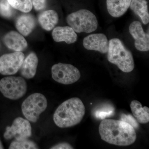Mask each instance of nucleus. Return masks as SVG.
<instances>
[{
  "instance_id": "1",
  "label": "nucleus",
  "mask_w": 149,
  "mask_h": 149,
  "mask_svg": "<svg viewBox=\"0 0 149 149\" xmlns=\"http://www.w3.org/2000/svg\"><path fill=\"white\" fill-rule=\"evenodd\" d=\"M99 131L103 141L120 146H130L137 138L133 126L122 120L104 119L100 124Z\"/></svg>"
},
{
  "instance_id": "2",
  "label": "nucleus",
  "mask_w": 149,
  "mask_h": 149,
  "mask_svg": "<svg viewBox=\"0 0 149 149\" xmlns=\"http://www.w3.org/2000/svg\"><path fill=\"white\" fill-rule=\"evenodd\" d=\"M85 108L79 98L68 99L61 104L53 116L54 122L61 128H69L79 124L85 116Z\"/></svg>"
},
{
  "instance_id": "3",
  "label": "nucleus",
  "mask_w": 149,
  "mask_h": 149,
  "mask_svg": "<svg viewBox=\"0 0 149 149\" xmlns=\"http://www.w3.org/2000/svg\"><path fill=\"white\" fill-rule=\"evenodd\" d=\"M107 53L108 61L123 72L128 73L133 71L135 67L133 55L121 40L118 38L110 40Z\"/></svg>"
},
{
  "instance_id": "4",
  "label": "nucleus",
  "mask_w": 149,
  "mask_h": 149,
  "mask_svg": "<svg viewBox=\"0 0 149 149\" xmlns=\"http://www.w3.org/2000/svg\"><path fill=\"white\" fill-rule=\"evenodd\" d=\"M66 22L77 33H91L95 31L98 25L95 15L86 9L80 10L70 13L67 17Z\"/></svg>"
},
{
  "instance_id": "5",
  "label": "nucleus",
  "mask_w": 149,
  "mask_h": 149,
  "mask_svg": "<svg viewBox=\"0 0 149 149\" xmlns=\"http://www.w3.org/2000/svg\"><path fill=\"white\" fill-rule=\"evenodd\" d=\"M47 100L44 95L41 93H34L28 96L22 103V113L29 121L37 122L40 115L47 108Z\"/></svg>"
},
{
  "instance_id": "6",
  "label": "nucleus",
  "mask_w": 149,
  "mask_h": 149,
  "mask_svg": "<svg viewBox=\"0 0 149 149\" xmlns=\"http://www.w3.org/2000/svg\"><path fill=\"white\" fill-rule=\"evenodd\" d=\"M27 83L21 77L8 76L0 80V92L7 98L16 100L27 93Z\"/></svg>"
},
{
  "instance_id": "7",
  "label": "nucleus",
  "mask_w": 149,
  "mask_h": 149,
  "mask_svg": "<svg viewBox=\"0 0 149 149\" xmlns=\"http://www.w3.org/2000/svg\"><path fill=\"white\" fill-rule=\"evenodd\" d=\"M52 77L55 81L63 85H70L80 79L81 74L79 70L71 64L59 63L52 68Z\"/></svg>"
},
{
  "instance_id": "8",
  "label": "nucleus",
  "mask_w": 149,
  "mask_h": 149,
  "mask_svg": "<svg viewBox=\"0 0 149 149\" xmlns=\"http://www.w3.org/2000/svg\"><path fill=\"white\" fill-rule=\"evenodd\" d=\"M32 134V126L29 120L19 117L13 120L10 126L6 128L3 137L6 140L15 139L20 141L29 139Z\"/></svg>"
},
{
  "instance_id": "9",
  "label": "nucleus",
  "mask_w": 149,
  "mask_h": 149,
  "mask_svg": "<svg viewBox=\"0 0 149 149\" xmlns=\"http://www.w3.org/2000/svg\"><path fill=\"white\" fill-rule=\"evenodd\" d=\"M24 55L21 52L5 54L0 57V73L4 75L16 74L22 65Z\"/></svg>"
},
{
  "instance_id": "10",
  "label": "nucleus",
  "mask_w": 149,
  "mask_h": 149,
  "mask_svg": "<svg viewBox=\"0 0 149 149\" xmlns=\"http://www.w3.org/2000/svg\"><path fill=\"white\" fill-rule=\"evenodd\" d=\"M129 31L135 40L134 45L138 50L143 52L149 50V33L144 32L140 22L135 21L131 23Z\"/></svg>"
},
{
  "instance_id": "11",
  "label": "nucleus",
  "mask_w": 149,
  "mask_h": 149,
  "mask_svg": "<svg viewBox=\"0 0 149 149\" xmlns=\"http://www.w3.org/2000/svg\"><path fill=\"white\" fill-rule=\"evenodd\" d=\"M83 45L88 50L97 51L104 54L107 53L109 42L104 34H93L84 38Z\"/></svg>"
},
{
  "instance_id": "12",
  "label": "nucleus",
  "mask_w": 149,
  "mask_h": 149,
  "mask_svg": "<svg viewBox=\"0 0 149 149\" xmlns=\"http://www.w3.org/2000/svg\"><path fill=\"white\" fill-rule=\"evenodd\" d=\"M7 47L15 52H22L27 49V43L23 35L15 31L8 32L3 38Z\"/></svg>"
},
{
  "instance_id": "13",
  "label": "nucleus",
  "mask_w": 149,
  "mask_h": 149,
  "mask_svg": "<svg viewBox=\"0 0 149 149\" xmlns=\"http://www.w3.org/2000/svg\"><path fill=\"white\" fill-rule=\"evenodd\" d=\"M53 39L57 42H64L67 44L75 43L77 40V35L70 26H58L54 28L52 32Z\"/></svg>"
},
{
  "instance_id": "14",
  "label": "nucleus",
  "mask_w": 149,
  "mask_h": 149,
  "mask_svg": "<svg viewBox=\"0 0 149 149\" xmlns=\"http://www.w3.org/2000/svg\"><path fill=\"white\" fill-rule=\"evenodd\" d=\"M36 20L30 14H24L19 15L15 21V27L19 32L23 36L27 37L35 29Z\"/></svg>"
},
{
  "instance_id": "15",
  "label": "nucleus",
  "mask_w": 149,
  "mask_h": 149,
  "mask_svg": "<svg viewBox=\"0 0 149 149\" xmlns=\"http://www.w3.org/2000/svg\"><path fill=\"white\" fill-rule=\"evenodd\" d=\"M38 57L34 52H31L24 58L20 68V73L22 77L27 79L35 77L38 66Z\"/></svg>"
},
{
  "instance_id": "16",
  "label": "nucleus",
  "mask_w": 149,
  "mask_h": 149,
  "mask_svg": "<svg viewBox=\"0 0 149 149\" xmlns=\"http://www.w3.org/2000/svg\"><path fill=\"white\" fill-rule=\"evenodd\" d=\"M132 0H107V7L109 14L114 17L122 16L130 7Z\"/></svg>"
},
{
  "instance_id": "17",
  "label": "nucleus",
  "mask_w": 149,
  "mask_h": 149,
  "mask_svg": "<svg viewBox=\"0 0 149 149\" xmlns=\"http://www.w3.org/2000/svg\"><path fill=\"white\" fill-rule=\"evenodd\" d=\"M38 20L43 29L46 31H51L58 23V14L56 11L52 10L45 11L39 15Z\"/></svg>"
},
{
  "instance_id": "18",
  "label": "nucleus",
  "mask_w": 149,
  "mask_h": 149,
  "mask_svg": "<svg viewBox=\"0 0 149 149\" xmlns=\"http://www.w3.org/2000/svg\"><path fill=\"white\" fill-rule=\"evenodd\" d=\"M130 7L140 17L144 24H148L149 13L146 0H132Z\"/></svg>"
},
{
  "instance_id": "19",
  "label": "nucleus",
  "mask_w": 149,
  "mask_h": 149,
  "mask_svg": "<svg viewBox=\"0 0 149 149\" xmlns=\"http://www.w3.org/2000/svg\"><path fill=\"white\" fill-rule=\"evenodd\" d=\"M131 111L139 123L145 124L149 122V108L142 107L141 103L137 100H133L130 104Z\"/></svg>"
},
{
  "instance_id": "20",
  "label": "nucleus",
  "mask_w": 149,
  "mask_h": 149,
  "mask_svg": "<svg viewBox=\"0 0 149 149\" xmlns=\"http://www.w3.org/2000/svg\"><path fill=\"white\" fill-rule=\"evenodd\" d=\"M10 4L15 9L24 13H28L32 10V0H7Z\"/></svg>"
},
{
  "instance_id": "21",
  "label": "nucleus",
  "mask_w": 149,
  "mask_h": 149,
  "mask_svg": "<svg viewBox=\"0 0 149 149\" xmlns=\"http://www.w3.org/2000/svg\"><path fill=\"white\" fill-rule=\"evenodd\" d=\"M8 149H37L39 148L35 142L27 139L20 141L15 140L11 143Z\"/></svg>"
},
{
  "instance_id": "22",
  "label": "nucleus",
  "mask_w": 149,
  "mask_h": 149,
  "mask_svg": "<svg viewBox=\"0 0 149 149\" xmlns=\"http://www.w3.org/2000/svg\"><path fill=\"white\" fill-rule=\"evenodd\" d=\"M7 0H0V15L3 17L10 18L14 15L15 10Z\"/></svg>"
},
{
  "instance_id": "23",
  "label": "nucleus",
  "mask_w": 149,
  "mask_h": 149,
  "mask_svg": "<svg viewBox=\"0 0 149 149\" xmlns=\"http://www.w3.org/2000/svg\"><path fill=\"white\" fill-rule=\"evenodd\" d=\"M114 109L112 108H105L103 109L97 111L95 113V116L96 117L99 118L103 119L106 117L111 116L112 114H113Z\"/></svg>"
},
{
  "instance_id": "24",
  "label": "nucleus",
  "mask_w": 149,
  "mask_h": 149,
  "mask_svg": "<svg viewBox=\"0 0 149 149\" xmlns=\"http://www.w3.org/2000/svg\"><path fill=\"white\" fill-rule=\"evenodd\" d=\"M121 120L128 123L130 125H132L133 128H137L139 126V123L136 121V119L130 114L126 115L123 114L121 116Z\"/></svg>"
},
{
  "instance_id": "25",
  "label": "nucleus",
  "mask_w": 149,
  "mask_h": 149,
  "mask_svg": "<svg viewBox=\"0 0 149 149\" xmlns=\"http://www.w3.org/2000/svg\"><path fill=\"white\" fill-rule=\"evenodd\" d=\"M32 6L36 11H39L45 8L47 0H32Z\"/></svg>"
},
{
  "instance_id": "26",
  "label": "nucleus",
  "mask_w": 149,
  "mask_h": 149,
  "mask_svg": "<svg viewBox=\"0 0 149 149\" xmlns=\"http://www.w3.org/2000/svg\"><path fill=\"white\" fill-rule=\"evenodd\" d=\"M51 149H74L73 147L67 142H63L55 145L51 147Z\"/></svg>"
},
{
  "instance_id": "27",
  "label": "nucleus",
  "mask_w": 149,
  "mask_h": 149,
  "mask_svg": "<svg viewBox=\"0 0 149 149\" xmlns=\"http://www.w3.org/2000/svg\"><path fill=\"white\" fill-rule=\"evenodd\" d=\"M4 148L2 143L1 139H0V149H3Z\"/></svg>"
}]
</instances>
